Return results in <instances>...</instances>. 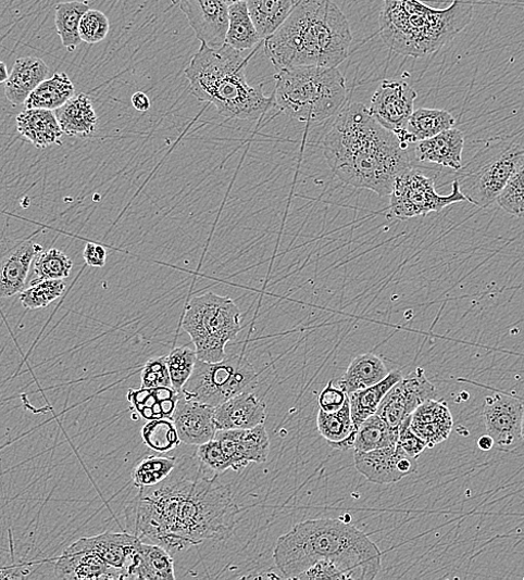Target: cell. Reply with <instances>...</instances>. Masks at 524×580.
I'll list each match as a JSON object with an SVG mask.
<instances>
[{
    "label": "cell",
    "instance_id": "cell-39",
    "mask_svg": "<svg viewBox=\"0 0 524 580\" xmlns=\"http://www.w3.org/2000/svg\"><path fill=\"white\" fill-rule=\"evenodd\" d=\"M72 269V260L62 251L57 250V248L46 252L41 251L34 260V278L30 286L42 280L65 279L70 277Z\"/></svg>",
    "mask_w": 524,
    "mask_h": 580
},
{
    "label": "cell",
    "instance_id": "cell-18",
    "mask_svg": "<svg viewBox=\"0 0 524 580\" xmlns=\"http://www.w3.org/2000/svg\"><path fill=\"white\" fill-rule=\"evenodd\" d=\"M183 443L201 445L214 439L217 431L214 423V407L189 400L180 394L172 416Z\"/></svg>",
    "mask_w": 524,
    "mask_h": 580
},
{
    "label": "cell",
    "instance_id": "cell-48",
    "mask_svg": "<svg viewBox=\"0 0 524 580\" xmlns=\"http://www.w3.org/2000/svg\"><path fill=\"white\" fill-rule=\"evenodd\" d=\"M296 579L299 580H320V579H340L347 580L345 573L337 567L336 564L329 560H321L305 569L298 575Z\"/></svg>",
    "mask_w": 524,
    "mask_h": 580
},
{
    "label": "cell",
    "instance_id": "cell-53",
    "mask_svg": "<svg viewBox=\"0 0 524 580\" xmlns=\"http://www.w3.org/2000/svg\"><path fill=\"white\" fill-rule=\"evenodd\" d=\"M21 572H22V569L20 567L18 568H15V567H10V568L0 567V579L24 578L25 576H23Z\"/></svg>",
    "mask_w": 524,
    "mask_h": 580
},
{
    "label": "cell",
    "instance_id": "cell-8",
    "mask_svg": "<svg viewBox=\"0 0 524 580\" xmlns=\"http://www.w3.org/2000/svg\"><path fill=\"white\" fill-rule=\"evenodd\" d=\"M183 327L199 360L222 362L227 357V344L241 331V313L232 299L207 293L189 303Z\"/></svg>",
    "mask_w": 524,
    "mask_h": 580
},
{
    "label": "cell",
    "instance_id": "cell-13",
    "mask_svg": "<svg viewBox=\"0 0 524 580\" xmlns=\"http://www.w3.org/2000/svg\"><path fill=\"white\" fill-rule=\"evenodd\" d=\"M435 391L424 369L419 367L386 393L376 414L391 429L400 431V427L422 403L435 398Z\"/></svg>",
    "mask_w": 524,
    "mask_h": 580
},
{
    "label": "cell",
    "instance_id": "cell-40",
    "mask_svg": "<svg viewBox=\"0 0 524 580\" xmlns=\"http://www.w3.org/2000/svg\"><path fill=\"white\" fill-rule=\"evenodd\" d=\"M66 282L63 279L42 280L20 293V301L26 310L49 307L65 293Z\"/></svg>",
    "mask_w": 524,
    "mask_h": 580
},
{
    "label": "cell",
    "instance_id": "cell-36",
    "mask_svg": "<svg viewBox=\"0 0 524 580\" xmlns=\"http://www.w3.org/2000/svg\"><path fill=\"white\" fill-rule=\"evenodd\" d=\"M262 40L247 8V2L229 5V25L226 45L238 52L255 48Z\"/></svg>",
    "mask_w": 524,
    "mask_h": 580
},
{
    "label": "cell",
    "instance_id": "cell-10",
    "mask_svg": "<svg viewBox=\"0 0 524 580\" xmlns=\"http://www.w3.org/2000/svg\"><path fill=\"white\" fill-rule=\"evenodd\" d=\"M255 379L253 365L241 355L216 363L198 358L182 394L189 400L216 407L245 392Z\"/></svg>",
    "mask_w": 524,
    "mask_h": 580
},
{
    "label": "cell",
    "instance_id": "cell-54",
    "mask_svg": "<svg viewBox=\"0 0 524 580\" xmlns=\"http://www.w3.org/2000/svg\"><path fill=\"white\" fill-rule=\"evenodd\" d=\"M477 446L483 451H490L495 446V441L489 434L483 436L477 440Z\"/></svg>",
    "mask_w": 524,
    "mask_h": 580
},
{
    "label": "cell",
    "instance_id": "cell-7",
    "mask_svg": "<svg viewBox=\"0 0 524 580\" xmlns=\"http://www.w3.org/2000/svg\"><path fill=\"white\" fill-rule=\"evenodd\" d=\"M275 106L290 118L319 124L345 105V77L337 67H294L278 71Z\"/></svg>",
    "mask_w": 524,
    "mask_h": 580
},
{
    "label": "cell",
    "instance_id": "cell-27",
    "mask_svg": "<svg viewBox=\"0 0 524 580\" xmlns=\"http://www.w3.org/2000/svg\"><path fill=\"white\" fill-rule=\"evenodd\" d=\"M50 68L37 58H22L13 66L5 83V96L14 105H23L42 80L49 78Z\"/></svg>",
    "mask_w": 524,
    "mask_h": 580
},
{
    "label": "cell",
    "instance_id": "cell-51",
    "mask_svg": "<svg viewBox=\"0 0 524 580\" xmlns=\"http://www.w3.org/2000/svg\"><path fill=\"white\" fill-rule=\"evenodd\" d=\"M83 256L87 266L103 268L107 264L108 252L103 245L89 242L84 248Z\"/></svg>",
    "mask_w": 524,
    "mask_h": 580
},
{
    "label": "cell",
    "instance_id": "cell-12",
    "mask_svg": "<svg viewBox=\"0 0 524 580\" xmlns=\"http://www.w3.org/2000/svg\"><path fill=\"white\" fill-rule=\"evenodd\" d=\"M416 91L408 81L401 79H384L374 93L370 111L385 129L395 134L401 143L413 148L407 133L410 117L415 111Z\"/></svg>",
    "mask_w": 524,
    "mask_h": 580
},
{
    "label": "cell",
    "instance_id": "cell-15",
    "mask_svg": "<svg viewBox=\"0 0 524 580\" xmlns=\"http://www.w3.org/2000/svg\"><path fill=\"white\" fill-rule=\"evenodd\" d=\"M180 7L202 45L211 49L226 45L229 25L226 0H180Z\"/></svg>",
    "mask_w": 524,
    "mask_h": 580
},
{
    "label": "cell",
    "instance_id": "cell-11",
    "mask_svg": "<svg viewBox=\"0 0 524 580\" xmlns=\"http://www.w3.org/2000/svg\"><path fill=\"white\" fill-rule=\"evenodd\" d=\"M389 197L390 214L400 220L424 217L431 213H439L451 204L469 202L457 180L453 181L450 194H439L436 192L434 179L415 165L396 180Z\"/></svg>",
    "mask_w": 524,
    "mask_h": 580
},
{
    "label": "cell",
    "instance_id": "cell-17",
    "mask_svg": "<svg viewBox=\"0 0 524 580\" xmlns=\"http://www.w3.org/2000/svg\"><path fill=\"white\" fill-rule=\"evenodd\" d=\"M214 439L221 442L234 471L269 459L271 439L264 425L247 430H217Z\"/></svg>",
    "mask_w": 524,
    "mask_h": 580
},
{
    "label": "cell",
    "instance_id": "cell-49",
    "mask_svg": "<svg viewBox=\"0 0 524 580\" xmlns=\"http://www.w3.org/2000/svg\"><path fill=\"white\" fill-rule=\"evenodd\" d=\"M411 418L400 427L398 446L411 457L416 458L427 447L426 443L410 428Z\"/></svg>",
    "mask_w": 524,
    "mask_h": 580
},
{
    "label": "cell",
    "instance_id": "cell-50",
    "mask_svg": "<svg viewBox=\"0 0 524 580\" xmlns=\"http://www.w3.org/2000/svg\"><path fill=\"white\" fill-rule=\"evenodd\" d=\"M346 400L347 394L341 389L335 388L330 381L320 395V406L325 412H336L342 407Z\"/></svg>",
    "mask_w": 524,
    "mask_h": 580
},
{
    "label": "cell",
    "instance_id": "cell-20",
    "mask_svg": "<svg viewBox=\"0 0 524 580\" xmlns=\"http://www.w3.org/2000/svg\"><path fill=\"white\" fill-rule=\"evenodd\" d=\"M54 571L59 579H122L120 571L109 566L97 554L73 545L55 560Z\"/></svg>",
    "mask_w": 524,
    "mask_h": 580
},
{
    "label": "cell",
    "instance_id": "cell-9",
    "mask_svg": "<svg viewBox=\"0 0 524 580\" xmlns=\"http://www.w3.org/2000/svg\"><path fill=\"white\" fill-rule=\"evenodd\" d=\"M523 151L515 143H495L479 151L458 172V184L467 201L487 209L504 189Z\"/></svg>",
    "mask_w": 524,
    "mask_h": 580
},
{
    "label": "cell",
    "instance_id": "cell-6",
    "mask_svg": "<svg viewBox=\"0 0 524 580\" xmlns=\"http://www.w3.org/2000/svg\"><path fill=\"white\" fill-rule=\"evenodd\" d=\"M472 17L473 0H453L445 10L429 8L421 0H384L379 34L391 52L424 58L450 43Z\"/></svg>",
    "mask_w": 524,
    "mask_h": 580
},
{
    "label": "cell",
    "instance_id": "cell-30",
    "mask_svg": "<svg viewBox=\"0 0 524 580\" xmlns=\"http://www.w3.org/2000/svg\"><path fill=\"white\" fill-rule=\"evenodd\" d=\"M300 0H247L250 17L262 39L275 34Z\"/></svg>",
    "mask_w": 524,
    "mask_h": 580
},
{
    "label": "cell",
    "instance_id": "cell-35",
    "mask_svg": "<svg viewBox=\"0 0 524 580\" xmlns=\"http://www.w3.org/2000/svg\"><path fill=\"white\" fill-rule=\"evenodd\" d=\"M456 124L454 116L441 109H419L410 117L407 133L412 144L431 139L449 129Z\"/></svg>",
    "mask_w": 524,
    "mask_h": 580
},
{
    "label": "cell",
    "instance_id": "cell-22",
    "mask_svg": "<svg viewBox=\"0 0 524 580\" xmlns=\"http://www.w3.org/2000/svg\"><path fill=\"white\" fill-rule=\"evenodd\" d=\"M42 247L33 240L24 241L0 259V299L23 292L29 268Z\"/></svg>",
    "mask_w": 524,
    "mask_h": 580
},
{
    "label": "cell",
    "instance_id": "cell-37",
    "mask_svg": "<svg viewBox=\"0 0 524 580\" xmlns=\"http://www.w3.org/2000/svg\"><path fill=\"white\" fill-rule=\"evenodd\" d=\"M90 8L82 2H65L55 8V26L62 46L68 53L76 51L80 45L79 23Z\"/></svg>",
    "mask_w": 524,
    "mask_h": 580
},
{
    "label": "cell",
    "instance_id": "cell-2",
    "mask_svg": "<svg viewBox=\"0 0 524 580\" xmlns=\"http://www.w3.org/2000/svg\"><path fill=\"white\" fill-rule=\"evenodd\" d=\"M323 151L334 175L347 186L389 196L412 167L411 151L385 129L362 103H349L334 116Z\"/></svg>",
    "mask_w": 524,
    "mask_h": 580
},
{
    "label": "cell",
    "instance_id": "cell-47",
    "mask_svg": "<svg viewBox=\"0 0 524 580\" xmlns=\"http://www.w3.org/2000/svg\"><path fill=\"white\" fill-rule=\"evenodd\" d=\"M141 383L145 389L172 388L165 356L149 360L141 373Z\"/></svg>",
    "mask_w": 524,
    "mask_h": 580
},
{
    "label": "cell",
    "instance_id": "cell-44",
    "mask_svg": "<svg viewBox=\"0 0 524 580\" xmlns=\"http://www.w3.org/2000/svg\"><path fill=\"white\" fill-rule=\"evenodd\" d=\"M170 373L172 388L182 393L183 388L190 379L198 360L196 350L190 348H177L165 356Z\"/></svg>",
    "mask_w": 524,
    "mask_h": 580
},
{
    "label": "cell",
    "instance_id": "cell-5",
    "mask_svg": "<svg viewBox=\"0 0 524 580\" xmlns=\"http://www.w3.org/2000/svg\"><path fill=\"white\" fill-rule=\"evenodd\" d=\"M247 61L228 45L220 49L202 45L185 71L190 93L225 117L259 119L275 106V100L262 92V86L249 85Z\"/></svg>",
    "mask_w": 524,
    "mask_h": 580
},
{
    "label": "cell",
    "instance_id": "cell-4",
    "mask_svg": "<svg viewBox=\"0 0 524 580\" xmlns=\"http://www.w3.org/2000/svg\"><path fill=\"white\" fill-rule=\"evenodd\" d=\"M351 26L333 0H300L286 22L265 39V52L276 71L294 67H337L349 55Z\"/></svg>",
    "mask_w": 524,
    "mask_h": 580
},
{
    "label": "cell",
    "instance_id": "cell-3",
    "mask_svg": "<svg viewBox=\"0 0 524 580\" xmlns=\"http://www.w3.org/2000/svg\"><path fill=\"white\" fill-rule=\"evenodd\" d=\"M274 560L283 577L298 575L321 560H329L347 579H374L382 567L378 547L354 525L340 519H312L278 538Z\"/></svg>",
    "mask_w": 524,
    "mask_h": 580
},
{
    "label": "cell",
    "instance_id": "cell-24",
    "mask_svg": "<svg viewBox=\"0 0 524 580\" xmlns=\"http://www.w3.org/2000/svg\"><path fill=\"white\" fill-rule=\"evenodd\" d=\"M413 150L421 162L439 164L459 172L462 168L464 134L452 128L431 139L416 142Z\"/></svg>",
    "mask_w": 524,
    "mask_h": 580
},
{
    "label": "cell",
    "instance_id": "cell-46",
    "mask_svg": "<svg viewBox=\"0 0 524 580\" xmlns=\"http://www.w3.org/2000/svg\"><path fill=\"white\" fill-rule=\"evenodd\" d=\"M197 457L207 468L215 474H224L233 469L232 463L221 442L215 439L199 445Z\"/></svg>",
    "mask_w": 524,
    "mask_h": 580
},
{
    "label": "cell",
    "instance_id": "cell-41",
    "mask_svg": "<svg viewBox=\"0 0 524 580\" xmlns=\"http://www.w3.org/2000/svg\"><path fill=\"white\" fill-rule=\"evenodd\" d=\"M497 202L506 213L524 218V152L519 155L514 172Z\"/></svg>",
    "mask_w": 524,
    "mask_h": 580
},
{
    "label": "cell",
    "instance_id": "cell-43",
    "mask_svg": "<svg viewBox=\"0 0 524 580\" xmlns=\"http://www.w3.org/2000/svg\"><path fill=\"white\" fill-rule=\"evenodd\" d=\"M176 467V458L148 457L134 469V484L139 489L155 486L165 480Z\"/></svg>",
    "mask_w": 524,
    "mask_h": 580
},
{
    "label": "cell",
    "instance_id": "cell-23",
    "mask_svg": "<svg viewBox=\"0 0 524 580\" xmlns=\"http://www.w3.org/2000/svg\"><path fill=\"white\" fill-rule=\"evenodd\" d=\"M404 454L406 452L398 444L367 452L355 451V467L373 483H396L406 477L399 467Z\"/></svg>",
    "mask_w": 524,
    "mask_h": 580
},
{
    "label": "cell",
    "instance_id": "cell-38",
    "mask_svg": "<svg viewBox=\"0 0 524 580\" xmlns=\"http://www.w3.org/2000/svg\"><path fill=\"white\" fill-rule=\"evenodd\" d=\"M400 431L391 429L377 414L365 420L359 428L353 447L367 452L398 444Z\"/></svg>",
    "mask_w": 524,
    "mask_h": 580
},
{
    "label": "cell",
    "instance_id": "cell-16",
    "mask_svg": "<svg viewBox=\"0 0 524 580\" xmlns=\"http://www.w3.org/2000/svg\"><path fill=\"white\" fill-rule=\"evenodd\" d=\"M141 543L135 533L107 531L80 538L72 545L97 554L109 566L120 571L122 579H128L130 570L136 565Z\"/></svg>",
    "mask_w": 524,
    "mask_h": 580
},
{
    "label": "cell",
    "instance_id": "cell-14",
    "mask_svg": "<svg viewBox=\"0 0 524 580\" xmlns=\"http://www.w3.org/2000/svg\"><path fill=\"white\" fill-rule=\"evenodd\" d=\"M524 404L516 398L507 394L488 396L484 407V418L488 434L495 445L503 451L517 446L521 439V427Z\"/></svg>",
    "mask_w": 524,
    "mask_h": 580
},
{
    "label": "cell",
    "instance_id": "cell-33",
    "mask_svg": "<svg viewBox=\"0 0 524 580\" xmlns=\"http://www.w3.org/2000/svg\"><path fill=\"white\" fill-rule=\"evenodd\" d=\"M317 428L333 447L339 450L352 449L355 440L353 432V421L351 405L347 400L341 408L336 412H325L320 409L317 416Z\"/></svg>",
    "mask_w": 524,
    "mask_h": 580
},
{
    "label": "cell",
    "instance_id": "cell-25",
    "mask_svg": "<svg viewBox=\"0 0 524 580\" xmlns=\"http://www.w3.org/2000/svg\"><path fill=\"white\" fill-rule=\"evenodd\" d=\"M17 131L37 149L61 144L63 131L53 111L25 109L16 117Z\"/></svg>",
    "mask_w": 524,
    "mask_h": 580
},
{
    "label": "cell",
    "instance_id": "cell-52",
    "mask_svg": "<svg viewBox=\"0 0 524 580\" xmlns=\"http://www.w3.org/2000/svg\"><path fill=\"white\" fill-rule=\"evenodd\" d=\"M133 104L136 110L140 112H147L151 108V101L149 97L144 92H138L133 97Z\"/></svg>",
    "mask_w": 524,
    "mask_h": 580
},
{
    "label": "cell",
    "instance_id": "cell-32",
    "mask_svg": "<svg viewBox=\"0 0 524 580\" xmlns=\"http://www.w3.org/2000/svg\"><path fill=\"white\" fill-rule=\"evenodd\" d=\"M128 579L174 580V560L171 554L155 544L141 543L135 567Z\"/></svg>",
    "mask_w": 524,
    "mask_h": 580
},
{
    "label": "cell",
    "instance_id": "cell-26",
    "mask_svg": "<svg viewBox=\"0 0 524 580\" xmlns=\"http://www.w3.org/2000/svg\"><path fill=\"white\" fill-rule=\"evenodd\" d=\"M64 135L71 138L87 139L96 135L99 117L89 96L77 94L55 113Z\"/></svg>",
    "mask_w": 524,
    "mask_h": 580
},
{
    "label": "cell",
    "instance_id": "cell-31",
    "mask_svg": "<svg viewBox=\"0 0 524 580\" xmlns=\"http://www.w3.org/2000/svg\"><path fill=\"white\" fill-rule=\"evenodd\" d=\"M403 378L400 370L390 371L382 382L348 395L353 421V432L357 436L359 428L370 417L376 414L377 408L386 393Z\"/></svg>",
    "mask_w": 524,
    "mask_h": 580
},
{
    "label": "cell",
    "instance_id": "cell-29",
    "mask_svg": "<svg viewBox=\"0 0 524 580\" xmlns=\"http://www.w3.org/2000/svg\"><path fill=\"white\" fill-rule=\"evenodd\" d=\"M388 375L383 360L373 353H366L353 360L337 386L346 394H351L382 382Z\"/></svg>",
    "mask_w": 524,
    "mask_h": 580
},
{
    "label": "cell",
    "instance_id": "cell-56",
    "mask_svg": "<svg viewBox=\"0 0 524 580\" xmlns=\"http://www.w3.org/2000/svg\"><path fill=\"white\" fill-rule=\"evenodd\" d=\"M239 2H247V0H226V3L228 5H233V4L239 3Z\"/></svg>",
    "mask_w": 524,
    "mask_h": 580
},
{
    "label": "cell",
    "instance_id": "cell-21",
    "mask_svg": "<svg viewBox=\"0 0 524 580\" xmlns=\"http://www.w3.org/2000/svg\"><path fill=\"white\" fill-rule=\"evenodd\" d=\"M410 428L427 447L446 441L453 429V418L448 404L434 399L425 401L413 412Z\"/></svg>",
    "mask_w": 524,
    "mask_h": 580
},
{
    "label": "cell",
    "instance_id": "cell-55",
    "mask_svg": "<svg viewBox=\"0 0 524 580\" xmlns=\"http://www.w3.org/2000/svg\"><path fill=\"white\" fill-rule=\"evenodd\" d=\"M9 77H10V72H9L7 64L0 61V85H2V83H7Z\"/></svg>",
    "mask_w": 524,
    "mask_h": 580
},
{
    "label": "cell",
    "instance_id": "cell-34",
    "mask_svg": "<svg viewBox=\"0 0 524 580\" xmlns=\"http://www.w3.org/2000/svg\"><path fill=\"white\" fill-rule=\"evenodd\" d=\"M75 96V87L66 73H55L42 80L24 103L26 109L54 111Z\"/></svg>",
    "mask_w": 524,
    "mask_h": 580
},
{
    "label": "cell",
    "instance_id": "cell-19",
    "mask_svg": "<svg viewBox=\"0 0 524 580\" xmlns=\"http://www.w3.org/2000/svg\"><path fill=\"white\" fill-rule=\"evenodd\" d=\"M266 403L253 393H240L214 407L217 430H247L264 425Z\"/></svg>",
    "mask_w": 524,
    "mask_h": 580
},
{
    "label": "cell",
    "instance_id": "cell-1",
    "mask_svg": "<svg viewBox=\"0 0 524 580\" xmlns=\"http://www.w3.org/2000/svg\"><path fill=\"white\" fill-rule=\"evenodd\" d=\"M203 466L186 455L165 480L141 488L126 510L130 531L170 554L228 540L240 508L230 488Z\"/></svg>",
    "mask_w": 524,
    "mask_h": 580
},
{
    "label": "cell",
    "instance_id": "cell-57",
    "mask_svg": "<svg viewBox=\"0 0 524 580\" xmlns=\"http://www.w3.org/2000/svg\"><path fill=\"white\" fill-rule=\"evenodd\" d=\"M521 439L524 441V411H523V417H522Z\"/></svg>",
    "mask_w": 524,
    "mask_h": 580
},
{
    "label": "cell",
    "instance_id": "cell-42",
    "mask_svg": "<svg viewBox=\"0 0 524 580\" xmlns=\"http://www.w3.org/2000/svg\"><path fill=\"white\" fill-rule=\"evenodd\" d=\"M145 443L152 450L165 453L182 444L172 419L151 420L142 428Z\"/></svg>",
    "mask_w": 524,
    "mask_h": 580
},
{
    "label": "cell",
    "instance_id": "cell-45",
    "mask_svg": "<svg viewBox=\"0 0 524 580\" xmlns=\"http://www.w3.org/2000/svg\"><path fill=\"white\" fill-rule=\"evenodd\" d=\"M110 33L108 16L98 10L87 11L79 23V36L86 45L96 46L101 43Z\"/></svg>",
    "mask_w": 524,
    "mask_h": 580
},
{
    "label": "cell",
    "instance_id": "cell-28",
    "mask_svg": "<svg viewBox=\"0 0 524 580\" xmlns=\"http://www.w3.org/2000/svg\"><path fill=\"white\" fill-rule=\"evenodd\" d=\"M180 392L173 388L130 389L127 400L140 416L147 420L172 419Z\"/></svg>",
    "mask_w": 524,
    "mask_h": 580
}]
</instances>
